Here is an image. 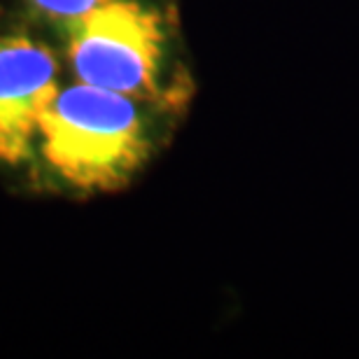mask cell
Listing matches in <instances>:
<instances>
[{"instance_id":"3957f363","label":"cell","mask_w":359,"mask_h":359,"mask_svg":"<svg viewBox=\"0 0 359 359\" xmlns=\"http://www.w3.org/2000/svg\"><path fill=\"white\" fill-rule=\"evenodd\" d=\"M63 56L31 26L0 28V168L33 163L40 124L63 87Z\"/></svg>"},{"instance_id":"7a4b0ae2","label":"cell","mask_w":359,"mask_h":359,"mask_svg":"<svg viewBox=\"0 0 359 359\" xmlns=\"http://www.w3.org/2000/svg\"><path fill=\"white\" fill-rule=\"evenodd\" d=\"M63 66L75 82L149 100L159 96L166 28L140 0H112L61 26Z\"/></svg>"},{"instance_id":"6da1fadb","label":"cell","mask_w":359,"mask_h":359,"mask_svg":"<svg viewBox=\"0 0 359 359\" xmlns=\"http://www.w3.org/2000/svg\"><path fill=\"white\" fill-rule=\"evenodd\" d=\"M145 103L75 80L63 84L42 117L35 170L73 191H105L126 182L152 147Z\"/></svg>"},{"instance_id":"277c9868","label":"cell","mask_w":359,"mask_h":359,"mask_svg":"<svg viewBox=\"0 0 359 359\" xmlns=\"http://www.w3.org/2000/svg\"><path fill=\"white\" fill-rule=\"evenodd\" d=\"M112 0H19L26 14H31L38 21H52L54 26H66L70 21L82 19L98 7H103Z\"/></svg>"}]
</instances>
